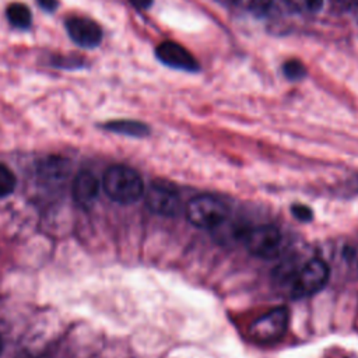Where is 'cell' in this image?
<instances>
[{"label":"cell","mask_w":358,"mask_h":358,"mask_svg":"<svg viewBox=\"0 0 358 358\" xmlns=\"http://www.w3.org/2000/svg\"><path fill=\"white\" fill-rule=\"evenodd\" d=\"M102 187L109 199L120 204H131L144 193L141 176L126 165L109 166L103 173Z\"/></svg>","instance_id":"6da1fadb"},{"label":"cell","mask_w":358,"mask_h":358,"mask_svg":"<svg viewBox=\"0 0 358 358\" xmlns=\"http://www.w3.org/2000/svg\"><path fill=\"white\" fill-rule=\"evenodd\" d=\"M227 206L213 196H199L192 199L186 207L187 220L199 228L211 229L220 227L227 218Z\"/></svg>","instance_id":"7a4b0ae2"},{"label":"cell","mask_w":358,"mask_h":358,"mask_svg":"<svg viewBox=\"0 0 358 358\" xmlns=\"http://www.w3.org/2000/svg\"><path fill=\"white\" fill-rule=\"evenodd\" d=\"M329 280V267L320 259H312L295 273L292 280L294 296H309L320 291Z\"/></svg>","instance_id":"3957f363"},{"label":"cell","mask_w":358,"mask_h":358,"mask_svg":"<svg viewBox=\"0 0 358 358\" xmlns=\"http://www.w3.org/2000/svg\"><path fill=\"white\" fill-rule=\"evenodd\" d=\"M245 248L259 257H274L281 245V234L274 225H259L242 235Z\"/></svg>","instance_id":"277c9868"},{"label":"cell","mask_w":358,"mask_h":358,"mask_svg":"<svg viewBox=\"0 0 358 358\" xmlns=\"http://www.w3.org/2000/svg\"><path fill=\"white\" fill-rule=\"evenodd\" d=\"M145 204L158 215L172 217L179 211L180 199L173 185L164 180H154L145 192Z\"/></svg>","instance_id":"5b68a950"},{"label":"cell","mask_w":358,"mask_h":358,"mask_svg":"<svg viewBox=\"0 0 358 358\" xmlns=\"http://www.w3.org/2000/svg\"><path fill=\"white\" fill-rule=\"evenodd\" d=\"M288 324V310L282 306L275 308L256 319L250 327L249 334L253 340L260 343L275 341L284 336Z\"/></svg>","instance_id":"8992f818"},{"label":"cell","mask_w":358,"mask_h":358,"mask_svg":"<svg viewBox=\"0 0 358 358\" xmlns=\"http://www.w3.org/2000/svg\"><path fill=\"white\" fill-rule=\"evenodd\" d=\"M66 29L73 42L83 48H95L102 39V31L96 22L85 17H69Z\"/></svg>","instance_id":"52a82bcc"},{"label":"cell","mask_w":358,"mask_h":358,"mask_svg":"<svg viewBox=\"0 0 358 358\" xmlns=\"http://www.w3.org/2000/svg\"><path fill=\"white\" fill-rule=\"evenodd\" d=\"M157 57L166 66H171L173 69H182L187 71H194L197 70L199 64L194 60V57L179 43L166 41L158 45L157 50Z\"/></svg>","instance_id":"ba28073f"},{"label":"cell","mask_w":358,"mask_h":358,"mask_svg":"<svg viewBox=\"0 0 358 358\" xmlns=\"http://www.w3.org/2000/svg\"><path fill=\"white\" fill-rule=\"evenodd\" d=\"M99 194V180L88 171L80 172L73 182V197L81 207H91Z\"/></svg>","instance_id":"9c48e42d"},{"label":"cell","mask_w":358,"mask_h":358,"mask_svg":"<svg viewBox=\"0 0 358 358\" xmlns=\"http://www.w3.org/2000/svg\"><path fill=\"white\" fill-rule=\"evenodd\" d=\"M103 129L131 137H144L150 133L148 126L137 120H112L105 123Z\"/></svg>","instance_id":"30bf717a"},{"label":"cell","mask_w":358,"mask_h":358,"mask_svg":"<svg viewBox=\"0 0 358 358\" xmlns=\"http://www.w3.org/2000/svg\"><path fill=\"white\" fill-rule=\"evenodd\" d=\"M7 20L8 22L18 29H25L31 25L32 15L29 8L22 3H13L7 7Z\"/></svg>","instance_id":"8fae6325"},{"label":"cell","mask_w":358,"mask_h":358,"mask_svg":"<svg viewBox=\"0 0 358 358\" xmlns=\"http://www.w3.org/2000/svg\"><path fill=\"white\" fill-rule=\"evenodd\" d=\"M41 173L45 179H52V180L63 179L69 173V164L66 159H62L57 157L50 158L42 164Z\"/></svg>","instance_id":"7c38bea8"},{"label":"cell","mask_w":358,"mask_h":358,"mask_svg":"<svg viewBox=\"0 0 358 358\" xmlns=\"http://www.w3.org/2000/svg\"><path fill=\"white\" fill-rule=\"evenodd\" d=\"M15 185L17 179L13 171L8 166L0 164V199L10 196L14 192Z\"/></svg>","instance_id":"4fadbf2b"},{"label":"cell","mask_w":358,"mask_h":358,"mask_svg":"<svg viewBox=\"0 0 358 358\" xmlns=\"http://www.w3.org/2000/svg\"><path fill=\"white\" fill-rule=\"evenodd\" d=\"M282 71L289 80H299L306 74L305 66L299 60H295V59L288 60L287 63H284Z\"/></svg>","instance_id":"5bb4252c"},{"label":"cell","mask_w":358,"mask_h":358,"mask_svg":"<svg viewBox=\"0 0 358 358\" xmlns=\"http://www.w3.org/2000/svg\"><path fill=\"white\" fill-rule=\"evenodd\" d=\"M288 4L301 13H315L323 6V0H287Z\"/></svg>","instance_id":"9a60e30c"},{"label":"cell","mask_w":358,"mask_h":358,"mask_svg":"<svg viewBox=\"0 0 358 358\" xmlns=\"http://www.w3.org/2000/svg\"><path fill=\"white\" fill-rule=\"evenodd\" d=\"M294 217L299 221H303V222H308L312 220L313 217V213L312 210L308 207V206H303V204H294L292 208H291Z\"/></svg>","instance_id":"2e32d148"},{"label":"cell","mask_w":358,"mask_h":358,"mask_svg":"<svg viewBox=\"0 0 358 358\" xmlns=\"http://www.w3.org/2000/svg\"><path fill=\"white\" fill-rule=\"evenodd\" d=\"M38 4L41 6V8H43L45 11H53L57 7V0H36Z\"/></svg>","instance_id":"e0dca14e"},{"label":"cell","mask_w":358,"mask_h":358,"mask_svg":"<svg viewBox=\"0 0 358 358\" xmlns=\"http://www.w3.org/2000/svg\"><path fill=\"white\" fill-rule=\"evenodd\" d=\"M334 1L338 3V4L343 6V7H347V8H351V7L358 6V0H334Z\"/></svg>","instance_id":"ac0fdd59"},{"label":"cell","mask_w":358,"mask_h":358,"mask_svg":"<svg viewBox=\"0 0 358 358\" xmlns=\"http://www.w3.org/2000/svg\"><path fill=\"white\" fill-rule=\"evenodd\" d=\"M131 3L137 7V8H147L152 0H131Z\"/></svg>","instance_id":"d6986e66"},{"label":"cell","mask_w":358,"mask_h":358,"mask_svg":"<svg viewBox=\"0 0 358 358\" xmlns=\"http://www.w3.org/2000/svg\"><path fill=\"white\" fill-rule=\"evenodd\" d=\"M217 1H220V3H222L225 6H235L239 0H217Z\"/></svg>","instance_id":"ffe728a7"},{"label":"cell","mask_w":358,"mask_h":358,"mask_svg":"<svg viewBox=\"0 0 358 358\" xmlns=\"http://www.w3.org/2000/svg\"><path fill=\"white\" fill-rule=\"evenodd\" d=\"M0 352H1V338H0Z\"/></svg>","instance_id":"44dd1931"}]
</instances>
